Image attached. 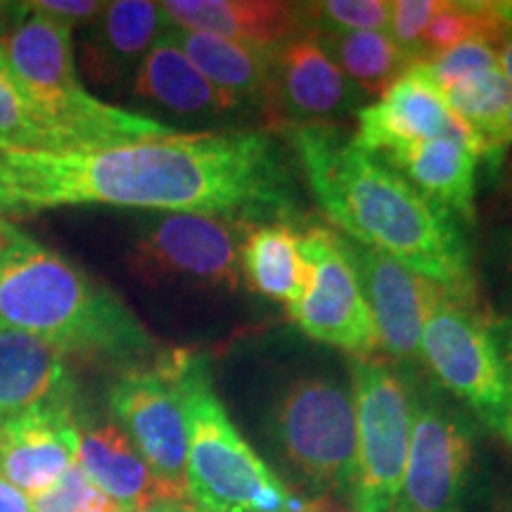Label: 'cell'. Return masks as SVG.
<instances>
[{
    "label": "cell",
    "mask_w": 512,
    "mask_h": 512,
    "mask_svg": "<svg viewBox=\"0 0 512 512\" xmlns=\"http://www.w3.org/2000/svg\"><path fill=\"white\" fill-rule=\"evenodd\" d=\"M498 67L496 48L484 41H465L460 46H453L444 50V53L425 60L427 74L432 76L434 86L439 91L453 86V83L475 76L479 72H489V69Z\"/></svg>",
    "instance_id": "30"
},
{
    "label": "cell",
    "mask_w": 512,
    "mask_h": 512,
    "mask_svg": "<svg viewBox=\"0 0 512 512\" xmlns=\"http://www.w3.org/2000/svg\"><path fill=\"white\" fill-rule=\"evenodd\" d=\"M166 34L216 88L238 102L259 100L264 105L278 48H249L219 36L174 27L166 29Z\"/></svg>",
    "instance_id": "24"
},
{
    "label": "cell",
    "mask_w": 512,
    "mask_h": 512,
    "mask_svg": "<svg viewBox=\"0 0 512 512\" xmlns=\"http://www.w3.org/2000/svg\"><path fill=\"white\" fill-rule=\"evenodd\" d=\"M24 15H27L24 3H0V50H3L5 41H8L17 24L22 22Z\"/></svg>",
    "instance_id": "34"
},
{
    "label": "cell",
    "mask_w": 512,
    "mask_h": 512,
    "mask_svg": "<svg viewBox=\"0 0 512 512\" xmlns=\"http://www.w3.org/2000/svg\"><path fill=\"white\" fill-rule=\"evenodd\" d=\"M458 124L427 74L425 62H415L380 100L356 112L351 143L384 159L403 147L446 136Z\"/></svg>",
    "instance_id": "15"
},
{
    "label": "cell",
    "mask_w": 512,
    "mask_h": 512,
    "mask_svg": "<svg viewBox=\"0 0 512 512\" xmlns=\"http://www.w3.org/2000/svg\"><path fill=\"white\" fill-rule=\"evenodd\" d=\"M444 95L446 107L472 136L479 159L498 166L512 143L510 133V100L512 86L501 69H489L475 76L453 83L439 91Z\"/></svg>",
    "instance_id": "25"
},
{
    "label": "cell",
    "mask_w": 512,
    "mask_h": 512,
    "mask_svg": "<svg viewBox=\"0 0 512 512\" xmlns=\"http://www.w3.org/2000/svg\"><path fill=\"white\" fill-rule=\"evenodd\" d=\"M472 472V434L437 396L415 399L401 491L392 512H458Z\"/></svg>",
    "instance_id": "12"
},
{
    "label": "cell",
    "mask_w": 512,
    "mask_h": 512,
    "mask_svg": "<svg viewBox=\"0 0 512 512\" xmlns=\"http://www.w3.org/2000/svg\"><path fill=\"white\" fill-rule=\"evenodd\" d=\"M76 463L102 494L110 496L124 512H140L159 503H178L147 467L138 448L117 422L81 430Z\"/></svg>",
    "instance_id": "21"
},
{
    "label": "cell",
    "mask_w": 512,
    "mask_h": 512,
    "mask_svg": "<svg viewBox=\"0 0 512 512\" xmlns=\"http://www.w3.org/2000/svg\"><path fill=\"white\" fill-rule=\"evenodd\" d=\"M29 501L31 512H124L88 479L79 463L69 467L50 489Z\"/></svg>",
    "instance_id": "29"
},
{
    "label": "cell",
    "mask_w": 512,
    "mask_h": 512,
    "mask_svg": "<svg viewBox=\"0 0 512 512\" xmlns=\"http://www.w3.org/2000/svg\"><path fill=\"white\" fill-rule=\"evenodd\" d=\"M171 505H178V503H159L155 508H147V510H140V512H169Z\"/></svg>",
    "instance_id": "39"
},
{
    "label": "cell",
    "mask_w": 512,
    "mask_h": 512,
    "mask_svg": "<svg viewBox=\"0 0 512 512\" xmlns=\"http://www.w3.org/2000/svg\"><path fill=\"white\" fill-rule=\"evenodd\" d=\"M363 93L339 72L318 34L292 38L275 50L264 98L268 119L285 126H328L358 112Z\"/></svg>",
    "instance_id": "13"
},
{
    "label": "cell",
    "mask_w": 512,
    "mask_h": 512,
    "mask_svg": "<svg viewBox=\"0 0 512 512\" xmlns=\"http://www.w3.org/2000/svg\"><path fill=\"white\" fill-rule=\"evenodd\" d=\"M290 140L313 197L349 240L392 256L446 290L477 294L470 249L453 216L422 200L392 166L358 150L332 124L294 126Z\"/></svg>",
    "instance_id": "2"
},
{
    "label": "cell",
    "mask_w": 512,
    "mask_h": 512,
    "mask_svg": "<svg viewBox=\"0 0 512 512\" xmlns=\"http://www.w3.org/2000/svg\"><path fill=\"white\" fill-rule=\"evenodd\" d=\"M356 484L354 512H392L401 491L418 394L399 370L377 358L354 363Z\"/></svg>",
    "instance_id": "9"
},
{
    "label": "cell",
    "mask_w": 512,
    "mask_h": 512,
    "mask_svg": "<svg viewBox=\"0 0 512 512\" xmlns=\"http://www.w3.org/2000/svg\"><path fill=\"white\" fill-rule=\"evenodd\" d=\"M107 204L166 214L287 221L283 152L264 131L174 133L72 152H0V216Z\"/></svg>",
    "instance_id": "1"
},
{
    "label": "cell",
    "mask_w": 512,
    "mask_h": 512,
    "mask_svg": "<svg viewBox=\"0 0 512 512\" xmlns=\"http://www.w3.org/2000/svg\"><path fill=\"white\" fill-rule=\"evenodd\" d=\"M304 256L311 264L309 285L290 316L311 339L332 344L351 354H368L380 347L373 313L356 268L344 252L342 235L325 226L302 233Z\"/></svg>",
    "instance_id": "11"
},
{
    "label": "cell",
    "mask_w": 512,
    "mask_h": 512,
    "mask_svg": "<svg viewBox=\"0 0 512 512\" xmlns=\"http://www.w3.org/2000/svg\"><path fill=\"white\" fill-rule=\"evenodd\" d=\"M271 432L287 467L318 498H351L358 437L349 387L323 375L297 380L275 403Z\"/></svg>",
    "instance_id": "7"
},
{
    "label": "cell",
    "mask_w": 512,
    "mask_h": 512,
    "mask_svg": "<svg viewBox=\"0 0 512 512\" xmlns=\"http://www.w3.org/2000/svg\"><path fill=\"white\" fill-rule=\"evenodd\" d=\"M498 69H501L505 79H508V83L512 86V24L508 27V31H505V36L501 38V43H498Z\"/></svg>",
    "instance_id": "36"
},
{
    "label": "cell",
    "mask_w": 512,
    "mask_h": 512,
    "mask_svg": "<svg viewBox=\"0 0 512 512\" xmlns=\"http://www.w3.org/2000/svg\"><path fill=\"white\" fill-rule=\"evenodd\" d=\"M0 152H64L48 126L0 64Z\"/></svg>",
    "instance_id": "27"
},
{
    "label": "cell",
    "mask_w": 512,
    "mask_h": 512,
    "mask_svg": "<svg viewBox=\"0 0 512 512\" xmlns=\"http://www.w3.org/2000/svg\"><path fill=\"white\" fill-rule=\"evenodd\" d=\"M131 93L176 117H221L242 105L202 76L169 34L143 57L131 79Z\"/></svg>",
    "instance_id": "22"
},
{
    "label": "cell",
    "mask_w": 512,
    "mask_h": 512,
    "mask_svg": "<svg viewBox=\"0 0 512 512\" xmlns=\"http://www.w3.org/2000/svg\"><path fill=\"white\" fill-rule=\"evenodd\" d=\"M188 422V498L204 512H313L323 498L297 496L247 444L214 392L207 361L174 351Z\"/></svg>",
    "instance_id": "5"
},
{
    "label": "cell",
    "mask_w": 512,
    "mask_h": 512,
    "mask_svg": "<svg viewBox=\"0 0 512 512\" xmlns=\"http://www.w3.org/2000/svg\"><path fill=\"white\" fill-rule=\"evenodd\" d=\"M508 121H510V133H512V100H510V112H508Z\"/></svg>",
    "instance_id": "40"
},
{
    "label": "cell",
    "mask_w": 512,
    "mask_h": 512,
    "mask_svg": "<svg viewBox=\"0 0 512 512\" xmlns=\"http://www.w3.org/2000/svg\"><path fill=\"white\" fill-rule=\"evenodd\" d=\"M69 358L34 335L0 328V420L48 406H74Z\"/></svg>",
    "instance_id": "20"
},
{
    "label": "cell",
    "mask_w": 512,
    "mask_h": 512,
    "mask_svg": "<svg viewBox=\"0 0 512 512\" xmlns=\"http://www.w3.org/2000/svg\"><path fill=\"white\" fill-rule=\"evenodd\" d=\"M313 512H354V510L342 508V505H337V503L328 501V498H323V501L316 505V510H313Z\"/></svg>",
    "instance_id": "37"
},
{
    "label": "cell",
    "mask_w": 512,
    "mask_h": 512,
    "mask_svg": "<svg viewBox=\"0 0 512 512\" xmlns=\"http://www.w3.org/2000/svg\"><path fill=\"white\" fill-rule=\"evenodd\" d=\"M240 261L242 280L256 294L287 304V309L302 299L309 285L311 264L304 256L302 233L287 221L256 223L242 245Z\"/></svg>",
    "instance_id": "23"
},
{
    "label": "cell",
    "mask_w": 512,
    "mask_h": 512,
    "mask_svg": "<svg viewBox=\"0 0 512 512\" xmlns=\"http://www.w3.org/2000/svg\"><path fill=\"white\" fill-rule=\"evenodd\" d=\"M0 512H31L29 496L0 477Z\"/></svg>",
    "instance_id": "33"
},
{
    "label": "cell",
    "mask_w": 512,
    "mask_h": 512,
    "mask_svg": "<svg viewBox=\"0 0 512 512\" xmlns=\"http://www.w3.org/2000/svg\"><path fill=\"white\" fill-rule=\"evenodd\" d=\"M166 24L200 31L249 48H280L292 38L313 34L306 3L275 0H166L159 3Z\"/></svg>",
    "instance_id": "17"
},
{
    "label": "cell",
    "mask_w": 512,
    "mask_h": 512,
    "mask_svg": "<svg viewBox=\"0 0 512 512\" xmlns=\"http://www.w3.org/2000/svg\"><path fill=\"white\" fill-rule=\"evenodd\" d=\"M27 10L41 12V15L53 17L57 22L69 24V27H79V24H91L95 17L105 10V3L98 0H34V3H24Z\"/></svg>",
    "instance_id": "32"
},
{
    "label": "cell",
    "mask_w": 512,
    "mask_h": 512,
    "mask_svg": "<svg viewBox=\"0 0 512 512\" xmlns=\"http://www.w3.org/2000/svg\"><path fill=\"white\" fill-rule=\"evenodd\" d=\"M384 164L401 174L422 200L458 221L475 219L479 152L463 124L446 136L403 147L384 157Z\"/></svg>",
    "instance_id": "19"
},
{
    "label": "cell",
    "mask_w": 512,
    "mask_h": 512,
    "mask_svg": "<svg viewBox=\"0 0 512 512\" xmlns=\"http://www.w3.org/2000/svg\"><path fill=\"white\" fill-rule=\"evenodd\" d=\"M437 8V0H396V3H392L389 36L394 38L396 46L411 57L413 62H422L420 41Z\"/></svg>",
    "instance_id": "31"
},
{
    "label": "cell",
    "mask_w": 512,
    "mask_h": 512,
    "mask_svg": "<svg viewBox=\"0 0 512 512\" xmlns=\"http://www.w3.org/2000/svg\"><path fill=\"white\" fill-rule=\"evenodd\" d=\"M169 24L159 3L117 0L86 27L79 46V64L86 79L105 88L131 83L133 74L166 34Z\"/></svg>",
    "instance_id": "18"
},
{
    "label": "cell",
    "mask_w": 512,
    "mask_h": 512,
    "mask_svg": "<svg viewBox=\"0 0 512 512\" xmlns=\"http://www.w3.org/2000/svg\"><path fill=\"white\" fill-rule=\"evenodd\" d=\"M169 512H204V510H200V508H192V505L183 503V505H171Z\"/></svg>",
    "instance_id": "38"
},
{
    "label": "cell",
    "mask_w": 512,
    "mask_h": 512,
    "mask_svg": "<svg viewBox=\"0 0 512 512\" xmlns=\"http://www.w3.org/2000/svg\"><path fill=\"white\" fill-rule=\"evenodd\" d=\"M81 427L74 406H48L0 420V477L34 498L76 463Z\"/></svg>",
    "instance_id": "16"
},
{
    "label": "cell",
    "mask_w": 512,
    "mask_h": 512,
    "mask_svg": "<svg viewBox=\"0 0 512 512\" xmlns=\"http://www.w3.org/2000/svg\"><path fill=\"white\" fill-rule=\"evenodd\" d=\"M313 34L339 31H389L392 3L387 0H323L306 3Z\"/></svg>",
    "instance_id": "28"
},
{
    "label": "cell",
    "mask_w": 512,
    "mask_h": 512,
    "mask_svg": "<svg viewBox=\"0 0 512 512\" xmlns=\"http://www.w3.org/2000/svg\"><path fill=\"white\" fill-rule=\"evenodd\" d=\"M342 242L373 313L380 347L396 361L418 358L427 313L444 287L347 235Z\"/></svg>",
    "instance_id": "14"
},
{
    "label": "cell",
    "mask_w": 512,
    "mask_h": 512,
    "mask_svg": "<svg viewBox=\"0 0 512 512\" xmlns=\"http://www.w3.org/2000/svg\"><path fill=\"white\" fill-rule=\"evenodd\" d=\"M110 408L119 427L178 503H188V422L178 389L174 356L155 366L124 370L110 389Z\"/></svg>",
    "instance_id": "10"
},
{
    "label": "cell",
    "mask_w": 512,
    "mask_h": 512,
    "mask_svg": "<svg viewBox=\"0 0 512 512\" xmlns=\"http://www.w3.org/2000/svg\"><path fill=\"white\" fill-rule=\"evenodd\" d=\"M491 328H494L498 349H501V356H503L505 366H508V373L512 377V318L498 320V323L491 325Z\"/></svg>",
    "instance_id": "35"
},
{
    "label": "cell",
    "mask_w": 512,
    "mask_h": 512,
    "mask_svg": "<svg viewBox=\"0 0 512 512\" xmlns=\"http://www.w3.org/2000/svg\"><path fill=\"white\" fill-rule=\"evenodd\" d=\"M254 226L242 216L162 214L140 226L128 266L147 285L238 290L242 245Z\"/></svg>",
    "instance_id": "8"
},
{
    "label": "cell",
    "mask_w": 512,
    "mask_h": 512,
    "mask_svg": "<svg viewBox=\"0 0 512 512\" xmlns=\"http://www.w3.org/2000/svg\"><path fill=\"white\" fill-rule=\"evenodd\" d=\"M0 328L34 335L67 358L138 368L155 339L110 287L0 216Z\"/></svg>",
    "instance_id": "3"
},
{
    "label": "cell",
    "mask_w": 512,
    "mask_h": 512,
    "mask_svg": "<svg viewBox=\"0 0 512 512\" xmlns=\"http://www.w3.org/2000/svg\"><path fill=\"white\" fill-rule=\"evenodd\" d=\"M72 31L69 24L27 10L0 50L5 72L29 105L60 136L64 152L178 133L162 121L119 110L88 93L76 67Z\"/></svg>",
    "instance_id": "4"
},
{
    "label": "cell",
    "mask_w": 512,
    "mask_h": 512,
    "mask_svg": "<svg viewBox=\"0 0 512 512\" xmlns=\"http://www.w3.org/2000/svg\"><path fill=\"white\" fill-rule=\"evenodd\" d=\"M420 356L441 387L512 444V377L477 294L439 292L422 328Z\"/></svg>",
    "instance_id": "6"
},
{
    "label": "cell",
    "mask_w": 512,
    "mask_h": 512,
    "mask_svg": "<svg viewBox=\"0 0 512 512\" xmlns=\"http://www.w3.org/2000/svg\"><path fill=\"white\" fill-rule=\"evenodd\" d=\"M318 38L339 72L363 95L382 98L415 64L396 46L389 31H339Z\"/></svg>",
    "instance_id": "26"
}]
</instances>
